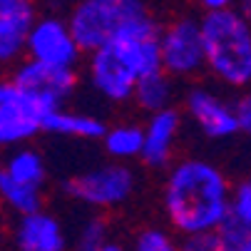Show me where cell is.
I'll list each match as a JSON object with an SVG mask.
<instances>
[{
    "label": "cell",
    "instance_id": "6da1fadb",
    "mask_svg": "<svg viewBox=\"0 0 251 251\" xmlns=\"http://www.w3.org/2000/svg\"><path fill=\"white\" fill-rule=\"evenodd\" d=\"M229 176L204 157L174 159L162 182V211L176 236L222 229L229 219Z\"/></svg>",
    "mask_w": 251,
    "mask_h": 251
},
{
    "label": "cell",
    "instance_id": "7a4b0ae2",
    "mask_svg": "<svg viewBox=\"0 0 251 251\" xmlns=\"http://www.w3.org/2000/svg\"><path fill=\"white\" fill-rule=\"evenodd\" d=\"M204 40V73L222 87L244 90L251 85V23L236 8L204 10L199 18Z\"/></svg>",
    "mask_w": 251,
    "mask_h": 251
},
{
    "label": "cell",
    "instance_id": "3957f363",
    "mask_svg": "<svg viewBox=\"0 0 251 251\" xmlns=\"http://www.w3.org/2000/svg\"><path fill=\"white\" fill-rule=\"evenodd\" d=\"M139 187V176L127 162L107 159L102 164H95L92 169H85L75 176H70L62 184L65 194L75 199L82 206H90L95 211H115L125 206Z\"/></svg>",
    "mask_w": 251,
    "mask_h": 251
},
{
    "label": "cell",
    "instance_id": "277c9868",
    "mask_svg": "<svg viewBox=\"0 0 251 251\" xmlns=\"http://www.w3.org/2000/svg\"><path fill=\"white\" fill-rule=\"evenodd\" d=\"M142 5H147L145 0H75L65 20L80 50L92 52L110 40L120 25Z\"/></svg>",
    "mask_w": 251,
    "mask_h": 251
},
{
    "label": "cell",
    "instance_id": "5b68a950",
    "mask_svg": "<svg viewBox=\"0 0 251 251\" xmlns=\"http://www.w3.org/2000/svg\"><path fill=\"white\" fill-rule=\"evenodd\" d=\"M159 67L176 82L194 80L204 73V40L199 18L179 15L159 27Z\"/></svg>",
    "mask_w": 251,
    "mask_h": 251
},
{
    "label": "cell",
    "instance_id": "8992f818",
    "mask_svg": "<svg viewBox=\"0 0 251 251\" xmlns=\"http://www.w3.org/2000/svg\"><path fill=\"white\" fill-rule=\"evenodd\" d=\"M45 110L13 77H0V150L27 145L43 134Z\"/></svg>",
    "mask_w": 251,
    "mask_h": 251
},
{
    "label": "cell",
    "instance_id": "52a82bcc",
    "mask_svg": "<svg viewBox=\"0 0 251 251\" xmlns=\"http://www.w3.org/2000/svg\"><path fill=\"white\" fill-rule=\"evenodd\" d=\"M82 50L75 40L65 18L57 15H38L30 25L27 40H25V57L35 62H45L55 67H73L77 70L82 60Z\"/></svg>",
    "mask_w": 251,
    "mask_h": 251
},
{
    "label": "cell",
    "instance_id": "ba28073f",
    "mask_svg": "<svg viewBox=\"0 0 251 251\" xmlns=\"http://www.w3.org/2000/svg\"><path fill=\"white\" fill-rule=\"evenodd\" d=\"M182 115L206 137L214 142H222L236 134V120L231 100H226L219 90L211 85H189L182 95Z\"/></svg>",
    "mask_w": 251,
    "mask_h": 251
},
{
    "label": "cell",
    "instance_id": "9c48e42d",
    "mask_svg": "<svg viewBox=\"0 0 251 251\" xmlns=\"http://www.w3.org/2000/svg\"><path fill=\"white\" fill-rule=\"evenodd\" d=\"M13 80L43 107H60L67 104L77 90V70L55 67V65L35 62L25 57L15 67Z\"/></svg>",
    "mask_w": 251,
    "mask_h": 251
},
{
    "label": "cell",
    "instance_id": "30bf717a",
    "mask_svg": "<svg viewBox=\"0 0 251 251\" xmlns=\"http://www.w3.org/2000/svg\"><path fill=\"white\" fill-rule=\"evenodd\" d=\"M182 127H184V115L174 104L147 115V122L142 125L139 162L157 172L167 169L174 162L179 137H182Z\"/></svg>",
    "mask_w": 251,
    "mask_h": 251
},
{
    "label": "cell",
    "instance_id": "8fae6325",
    "mask_svg": "<svg viewBox=\"0 0 251 251\" xmlns=\"http://www.w3.org/2000/svg\"><path fill=\"white\" fill-rule=\"evenodd\" d=\"M87 55H90V60H87V82H90L92 92L97 97H102L104 102H112V104L132 102L137 77L129 73V70L104 45L87 52Z\"/></svg>",
    "mask_w": 251,
    "mask_h": 251
},
{
    "label": "cell",
    "instance_id": "7c38bea8",
    "mask_svg": "<svg viewBox=\"0 0 251 251\" xmlns=\"http://www.w3.org/2000/svg\"><path fill=\"white\" fill-rule=\"evenodd\" d=\"M15 251H67L70 236L65 224L48 209L23 214L13 229Z\"/></svg>",
    "mask_w": 251,
    "mask_h": 251
},
{
    "label": "cell",
    "instance_id": "4fadbf2b",
    "mask_svg": "<svg viewBox=\"0 0 251 251\" xmlns=\"http://www.w3.org/2000/svg\"><path fill=\"white\" fill-rule=\"evenodd\" d=\"M35 18V0H0V65L25 57V40Z\"/></svg>",
    "mask_w": 251,
    "mask_h": 251
},
{
    "label": "cell",
    "instance_id": "5bb4252c",
    "mask_svg": "<svg viewBox=\"0 0 251 251\" xmlns=\"http://www.w3.org/2000/svg\"><path fill=\"white\" fill-rule=\"evenodd\" d=\"M107 122L90 112L67 110L65 104L48 107L43 117V132L62 139H80V142H95L102 137Z\"/></svg>",
    "mask_w": 251,
    "mask_h": 251
},
{
    "label": "cell",
    "instance_id": "9a60e30c",
    "mask_svg": "<svg viewBox=\"0 0 251 251\" xmlns=\"http://www.w3.org/2000/svg\"><path fill=\"white\" fill-rule=\"evenodd\" d=\"M174 100H176V80L169 77L162 67L137 77L132 102L139 107V110H145L147 115L159 112V110H164V107H172Z\"/></svg>",
    "mask_w": 251,
    "mask_h": 251
},
{
    "label": "cell",
    "instance_id": "2e32d148",
    "mask_svg": "<svg viewBox=\"0 0 251 251\" xmlns=\"http://www.w3.org/2000/svg\"><path fill=\"white\" fill-rule=\"evenodd\" d=\"M0 169H3L10 179H15V182L45 189V182H48V162H45V157L38 150L30 145V142H27V145L10 147V152L3 159V164H0Z\"/></svg>",
    "mask_w": 251,
    "mask_h": 251
},
{
    "label": "cell",
    "instance_id": "e0dca14e",
    "mask_svg": "<svg viewBox=\"0 0 251 251\" xmlns=\"http://www.w3.org/2000/svg\"><path fill=\"white\" fill-rule=\"evenodd\" d=\"M100 142H102L107 159L132 164L134 159H139V152H142V125L137 122L107 125Z\"/></svg>",
    "mask_w": 251,
    "mask_h": 251
},
{
    "label": "cell",
    "instance_id": "ac0fdd59",
    "mask_svg": "<svg viewBox=\"0 0 251 251\" xmlns=\"http://www.w3.org/2000/svg\"><path fill=\"white\" fill-rule=\"evenodd\" d=\"M0 204H3L10 214H15V217H23V214H30L35 209H43L45 189L15 182V179H10L3 169H0Z\"/></svg>",
    "mask_w": 251,
    "mask_h": 251
},
{
    "label": "cell",
    "instance_id": "d6986e66",
    "mask_svg": "<svg viewBox=\"0 0 251 251\" xmlns=\"http://www.w3.org/2000/svg\"><path fill=\"white\" fill-rule=\"evenodd\" d=\"M129 251H184V249H182V239H176V234L172 229L142 226L134 234Z\"/></svg>",
    "mask_w": 251,
    "mask_h": 251
},
{
    "label": "cell",
    "instance_id": "ffe728a7",
    "mask_svg": "<svg viewBox=\"0 0 251 251\" xmlns=\"http://www.w3.org/2000/svg\"><path fill=\"white\" fill-rule=\"evenodd\" d=\"M229 224L251 229V176L241 179L229 192Z\"/></svg>",
    "mask_w": 251,
    "mask_h": 251
},
{
    "label": "cell",
    "instance_id": "44dd1931",
    "mask_svg": "<svg viewBox=\"0 0 251 251\" xmlns=\"http://www.w3.org/2000/svg\"><path fill=\"white\" fill-rule=\"evenodd\" d=\"M104 241H110V226H107V222L102 217H87L77 226V231H75V246H77V251L97 249Z\"/></svg>",
    "mask_w": 251,
    "mask_h": 251
},
{
    "label": "cell",
    "instance_id": "7402d4cb",
    "mask_svg": "<svg viewBox=\"0 0 251 251\" xmlns=\"http://www.w3.org/2000/svg\"><path fill=\"white\" fill-rule=\"evenodd\" d=\"M182 249L184 251H226V241H224L222 229H214V231L182 236Z\"/></svg>",
    "mask_w": 251,
    "mask_h": 251
},
{
    "label": "cell",
    "instance_id": "603a6c76",
    "mask_svg": "<svg viewBox=\"0 0 251 251\" xmlns=\"http://www.w3.org/2000/svg\"><path fill=\"white\" fill-rule=\"evenodd\" d=\"M234 120H236V134L251 137V85L239 90V97L231 100Z\"/></svg>",
    "mask_w": 251,
    "mask_h": 251
},
{
    "label": "cell",
    "instance_id": "cb8c5ba5",
    "mask_svg": "<svg viewBox=\"0 0 251 251\" xmlns=\"http://www.w3.org/2000/svg\"><path fill=\"white\" fill-rule=\"evenodd\" d=\"M222 234L226 241V251H251V229H241L226 222L222 226Z\"/></svg>",
    "mask_w": 251,
    "mask_h": 251
},
{
    "label": "cell",
    "instance_id": "d4e9b609",
    "mask_svg": "<svg viewBox=\"0 0 251 251\" xmlns=\"http://www.w3.org/2000/svg\"><path fill=\"white\" fill-rule=\"evenodd\" d=\"M201 10H224V8H234L236 0H197Z\"/></svg>",
    "mask_w": 251,
    "mask_h": 251
},
{
    "label": "cell",
    "instance_id": "484cf974",
    "mask_svg": "<svg viewBox=\"0 0 251 251\" xmlns=\"http://www.w3.org/2000/svg\"><path fill=\"white\" fill-rule=\"evenodd\" d=\"M234 8H236V13H239L244 20H249V23H251V0H236Z\"/></svg>",
    "mask_w": 251,
    "mask_h": 251
},
{
    "label": "cell",
    "instance_id": "4316f807",
    "mask_svg": "<svg viewBox=\"0 0 251 251\" xmlns=\"http://www.w3.org/2000/svg\"><path fill=\"white\" fill-rule=\"evenodd\" d=\"M90 251H129V249H127L125 244H120V241H112V239H110V241H104L102 246L90 249Z\"/></svg>",
    "mask_w": 251,
    "mask_h": 251
},
{
    "label": "cell",
    "instance_id": "83f0119b",
    "mask_svg": "<svg viewBox=\"0 0 251 251\" xmlns=\"http://www.w3.org/2000/svg\"><path fill=\"white\" fill-rule=\"evenodd\" d=\"M3 239H5V234H3V224H0V246H3Z\"/></svg>",
    "mask_w": 251,
    "mask_h": 251
}]
</instances>
